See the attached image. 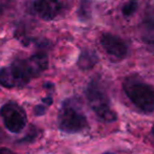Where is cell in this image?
Instances as JSON below:
<instances>
[{
    "mask_svg": "<svg viewBox=\"0 0 154 154\" xmlns=\"http://www.w3.org/2000/svg\"><path fill=\"white\" fill-rule=\"evenodd\" d=\"M10 5V0H0V15Z\"/></svg>",
    "mask_w": 154,
    "mask_h": 154,
    "instance_id": "obj_13",
    "label": "cell"
},
{
    "mask_svg": "<svg viewBox=\"0 0 154 154\" xmlns=\"http://www.w3.org/2000/svg\"><path fill=\"white\" fill-rule=\"evenodd\" d=\"M48 67L46 54L39 53L25 59L15 60L0 68V85L5 88H20L41 75Z\"/></svg>",
    "mask_w": 154,
    "mask_h": 154,
    "instance_id": "obj_1",
    "label": "cell"
},
{
    "mask_svg": "<svg viewBox=\"0 0 154 154\" xmlns=\"http://www.w3.org/2000/svg\"><path fill=\"white\" fill-rule=\"evenodd\" d=\"M46 109H47V106L42 104V105H37L36 107L34 108V112L36 116H43V114L46 112Z\"/></svg>",
    "mask_w": 154,
    "mask_h": 154,
    "instance_id": "obj_12",
    "label": "cell"
},
{
    "mask_svg": "<svg viewBox=\"0 0 154 154\" xmlns=\"http://www.w3.org/2000/svg\"><path fill=\"white\" fill-rule=\"evenodd\" d=\"M85 94L90 108L100 120L105 123L116 121V112L112 109L108 93L100 80L93 79L88 83Z\"/></svg>",
    "mask_w": 154,
    "mask_h": 154,
    "instance_id": "obj_4",
    "label": "cell"
},
{
    "mask_svg": "<svg viewBox=\"0 0 154 154\" xmlns=\"http://www.w3.org/2000/svg\"><path fill=\"white\" fill-rule=\"evenodd\" d=\"M104 154H112V153H108V152H107V153H104Z\"/></svg>",
    "mask_w": 154,
    "mask_h": 154,
    "instance_id": "obj_16",
    "label": "cell"
},
{
    "mask_svg": "<svg viewBox=\"0 0 154 154\" xmlns=\"http://www.w3.org/2000/svg\"><path fill=\"white\" fill-rule=\"evenodd\" d=\"M0 154H18L8 148H0Z\"/></svg>",
    "mask_w": 154,
    "mask_h": 154,
    "instance_id": "obj_14",
    "label": "cell"
},
{
    "mask_svg": "<svg viewBox=\"0 0 154 154\" xmlns=\"http://www.w3.org/2000/svg\"><path fill=\"white\" fill-rule=\"evenodd\" d=\"M138 6L137 0H127L122 6V15L125 18L133 16Z\"/></svg>",
    "mask_w": 154,
    "mask_h": 154,
    "instance_id": "obj_11",
    "label": "cell"
},
{
    "mask_svg": "<svg viewBox=\"0 0 154 154\" xmlns=\"http://www.w3.org/2000/svg\"><path fill=\"white\" fill-rule=\"evenodd\" d=\"M97 60L99 58L94 51L91 49H84L78 60V66L82 70H89L97 64Z\"/></svg>",
    "mask_w": 154,
    "mask_h": 154,
    "instance_id": "obj_9",
    "label": "cell"
},
{
    "mask_svg": "<svg viewBox=\"0 0 154 154\" xmlns=\"http://www.w3.org/2000/svg\"><path fill=\"white\" fill-rule=\"evenodd\" d=\"M102 47L111 58L112 61H121L125 59L128 54V46L118 36L111 34L102 35L100 39Z\"/></svg>",
    "mask_w": 154,
    "mask_h": 154,
    "instance_id": "obj_7",
    "label": "cell"
},
{
    "mask_svg": "<svg viewBox=\"0 0 154 154\" xmlns=\"http://www.w3.org/2000/svg\"><path fill=\"white\" fill-rule=\"evenodd\" d=\"M91 5L92 0H81L79 8V17L83 21L90 19L91 17Z\"/></svg>",
    "mask_w": 154,
    "mask_h": 154,
    "instance_id": "obj_10",
    "label": "cell"
},
{
    "mask_svg": "<svg viewBox=\"0 0 154 154\" xmlns=\"http://www.w3.org/2000/svg\"><path fill=\"white\" fill-rule=\"evenodd\" d=\"M68 0H36L32 4L35 14L44 21H51L68 10Z\"/></svg>",
    "mask_w": 154,
    "mask_h": 154,
    "instance_id": "obj_6",
    "label": "cell"
},
{
    "mask_svg": "<svg viewBox=\"0 0 154 154\" xmlns=\"http://www.w3.org/2000/svg\"><path fill=\"white\" fill-rule=\"evenodd\" d=\"M58 126L65 133H79L88 129L87 118L77 97H69L62 103L58 114Z\"/></svg>",
    "mask_w": 154,
    "mask_h": 154,
    "instance_id": "obj_2",
    "label": "cell"
},
{
    "mask_svg": "<svg viewBox=\"0 0 154 154\" xmlns=\"http://www.w3.org/2000/svg\"><path fill=\"white\" fill-rule=\"evenodd\" d=\"M143 26L149 41H154V0H147L144 11Z\"/></svg>",
    "mask_w": 154,
    "mask_h": 154,
    "instance_id": "obj_8",
    "label": "cell"
},
{
    "mask_svg": "<svg viewBox=\"0 0 154 154\" xmlns=\"http://www.w3.org/2000/svg\"><path fill=\"white\" fill-rule=\"evenodd\" d=\"M151 133H152L153 137H154V125L152 126V129H151Z\"/></svg>",
    "mask_w": 154,
    "mask_h": 154,
    "instance_id": "obj_15",
    "label": "cell"
},
{
    "mask_svg": "<svg viewBox=\"0 0 154 154\" xmlns=\"http://www.w3.org/2000/svg\"><path fill=\"white\" fill-rule=\"evenodd\" d=\"M123 89L129 100L142 112H154V87L137 75H129L123 82Z\"/></svg>",
    "mask_w": 154,
    "mask_h": 154,
    "instance_id": "obj_3",
    "label": "cell"
},
{
    "mask_svg": "<svg viewBox=\"0 0 154 154\" xmlns=\"http://www.w3.org/2000/svg\"><path fill=\"white\" fill-rule=\"evenodd\" d=\"M0 116L6 129L13 133H19L26 126V113L23 108L15 102L4 104L0 109Z\"/></svg>",
    "mask_w": 154,
    "mask_h": 154,
    "instance_id": "obj_5",
    "label": "cell"
}]
</instances>
